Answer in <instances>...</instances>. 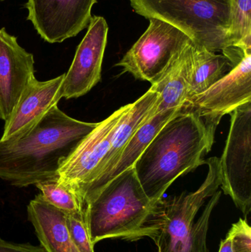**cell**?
Returning a JSON list of instances; mask_svg holds the SVG:
<instances>
[{
	"instance_id": "cell-16",
	"label": "cell",
	"mask_w": 251,
	"mask_h": 252,
	"mask_svg": "<svg viewBox=\"0 0 251 252\" xmlns=\"http://www.w3.org/2000/svg\"><path fill=\"white\" fill-rule=\"evenodd\" d=\"M194 42L190 41L172 59L151 90L159 94L156 113L181 110L188 100Z\"/></svg>"
},
{
	"instance_id": "cell-5",
	"label": "cell",
	"mask_w": 251,
	"mask_h": 252,
	"mask_svg": "<svg viewBox=\"0 0 251 252\" xmlns=\"http://www.w3.org/2000/svg\"><path fill=\"white\" fill-rule=\"evenodd\" d=\"M134 11L170 24L212 52L228 48L231 0H130Z\"/></svg>"
},
{
	"instance_id": "cell-23",
	"label": "cell",
	"mask_w": 251,
	"mask_h": 252,
	"mask_svg": "<svg viewBox=\"0 0 251 252\" xmlns=\"http://www.w3.org/2000/svg\"><path fill=\"white\" fill-rule=\"evenodd\" d=\"M0 252H45L41 245L29 244H14L0 238Z\"/></svg>"
},
{
	"instance_id": "cell-10",
	"label": "cell",
	"mask_w": 251,
	"mask_h": 252,
	"mask_svg": "<svg viewBox=\"0 0 251 252\" xmlns=\"http://www.w3.org/2000/svg\"><path fill=\"white\" fill-rule=\"evenodd\" d=\"M129 107L130 104L122 106L98 123L59 170V182L72 188L78 196L92 180L97 167L110 148L116 126Z\"/></svg>"
},
{
	"instance_id": "cell-8",
	"label": "cell",
	"mask_w": 251,
	"mask_h": 252,
	"mask_svg": "<svg viewBox=\"0 0 251 252\" xmlns=\"http://www.w3.org/2000/svg\"><path fill=\"white\" fill-rule=\"evenodd\" d=\"M250 101L251 50H248L226 75L204 93L189 100L183 108L197 113L215 133L223 117Z\"/></svg>"
},
{
	"instance_id": "cell-17",
	"label": "cell",
	"mask_w": 251,
	"mask_h": 252,
	"mask_svg": "<svg viewBox=\"0 0 251 252\" xmlns=\"http://www.w3.org/2000/svg\"><path fill=\"white\" fill-rule=\"evenodd\" d=\"M159 94L150 89L137 101L130 103L129 109L124 114L115 129L110 148L97 167L92 180L88 185L110 168L113 161L117 158L121 151L125 148L128 141L138 130L139 127L142 126L153 115H156V109L159 103Z\"/></svg>"
},
{
	"instance_id": "cell-21",
	"label": "cell",
	"mask_w": 251,
	"mask_h": 252,
	"mask_svg": "<svg viewBox=\"0 0 251 252\" xmlns=\"http://www.w3.org/2000/svg\"><path fill=\"white\" fill-rule=\"evenodd\" d=\"M218 252H251V228L247 219H240L232 225Z\"/></svg>"
},
{
	"instance_id": "cell-15",
	"label": "cell",
	"mask_w": 251,
	"mask_h": 252,
	"mask_svg": "<svg viewBox=\"0 0 251 252\" xmlns=\"http://www.w3.org/2000/svg\"><path fill=\"white\" fill-rule=\"evenodd\" d=\"M28 215L45 252H79L66 226V213L47 203L41 194L28 204Z\"/></svg>"
},
{
	"instance_id": "cell-11",
	"label": "cell",
	"mask_w": 251,
	"mask_h": 252,
	"mask_svg": "<svg viewBox=\"0 0 251 252\" xmlns=\"http://www.w3.org/2000/svg\"><path fill=\"white\" fill-rule=\"evenodd\" d=\"M108 32L109 26L104 18L91 17L86 33L77 47L73 62L65 73L63 97L69 100L85 95L100 82Z\"/></svg>"
},
{
	"instance_id": "cell-1",
	"label": "cell",
	"mask_w": 251,
	"mask_h": 252,
	"mask_svg": "<svg viewBox=\"0 0 251 252\" xmlns=\"http://www.w3.org/2000/svg\"><path fill=\"white\" fill-rule=\"evenodd\" d=\"M97 124L78 121L57 106L17 139L0 141V178L24 188L58 179V172Z\"/></svg>"
},
{
	"instance_id": "cell-4",
	"label": "cell",
	"mask_w": 251,
	"mask_h": 252,
	"mask_svg": "<svg viewBox=\"0 0 251 252\" xmlns=\"http://www.w3.org/2000/svg\"><path fill=\"white\" fill-rule=\"evenodd\" d=\"M207 176L195 192L159 200L155 212L158 252H209L207 233L214 209L221 196L220 158L206 160Z\"/></svg>"
},
{
	"instance_id": "cell-25",
	"label": "cell",
	"mask_w": 251,
	"mask_h": 252,
	"mask_svg": "<svg viewBox=\"0 0 251 252\" xmlns=\"http://www.w3.org/2000/svg\"><path fill=\"white\" fill-rule=\"evenodd\" d=\"M4 1V0H0V1Z\"/></svg>"
},
{
	"instance_id": "cell-19",
	"label": "cell",
	"mask_w": 251,
	"mask_h": 252,
	"mask_svg": "<svg viewBox=\"0 0 251 252\" xmlns=\"http://www.w3.org/2000/svg\"><path fill=\"white\" fill-rule=\"evenodd\" d=\"M228 47L251 48V0H231Z\"/></svg>"
},
{
	"instance_id": "cell-2",
	"label": "cell",
	"mask_w": 251,
	"mask_h": 252,
	"mask_svg": "<svg viewBox=\"0 0 251 252\" xmlns=\"http://www.w3.org/2000/svg\"><path fill=\"white\" fill-rule=\"evenodd\" d=\"M215 133L195 112L181 109L152 139L134 165L144 193L157 203L183 175L206 164Z\"/></svg>"
},
{
	"instance_id": "cell-7",
	"label": "cell",
	"mask_w": 251,
	"mask_h": 252,
	"mask_svg": "<svg viewBox=\"0 0 251 252\" xmlns=\"http://www.w3.org/2000/svg\"><path fill=\"white\" fill-rule=\"evenodd\" d=\"M138 41L116 63L137 79L153 84L159 81L175 56L192 41L170 24L150 18Z\"/></svg>"
},
{
	"instance_id": "cell-18",
	"label": "cell",
	"mask_w": 251,
	"mask_h": 252,
	"mask_svg": "<svg viewBox=\"0 0 251 252\" xmlns=\"http://www.w3.org/2000/svg\"><path fill=\"white\" fill-rule=\"evenodd\" d=\"M232 66L231 61L223 54H216L194 43L187 101L210 88Z\"/></svg>"
},
{
	"instance_id": "cell-13",
	"label": "cell",
	"mask_w": 251,
	"mask_h": 252,
	"mask_svg": "<svg viewBox=\"0 0 251 252\" xmlns=\"http://www.w3.org/2000/svg\"><path fill=\"white\" fill-rule=\"evenodd\" d=\"M65 73L57 78L39 81L32 78L22 93L13 113L4 124L0 141L17 139L38 124L46 114L57 106L63 97Z\"/></svg>"
},
{
	"instance_id": "cell-3",
	"label": "cell",
	"mask_w": 251,
	"mask_h": 252,
	"mask_svg": "<svg viewBox=\"0 0 251 252\" xmlns=\"http://www.w3.org/2000/svg\"><path fill=\"white\" fill-rule=\"evenodd\" d=\"M156 204L144 193L134 167L125 170L84 204L93 245L109 238L154 239Z\"/></svg>"
},
{
	"instance_id": "cell-20",
	"label": "cell",
	"mask_w": 251,
	"mask_h": 252,
	"mask_svg": "<svg viewBox=\"0 0 251 252\" xmlns=\"http://www.w3.org/2000/svg\"><path fill=\"white\" fill-rule=\"evenodd\" d=\"M41 196L49 204L65 213H73L84 210L81 198L70 187L58 179L45 181L36 184Z\"/></svg>"
},
{
	"instance_id": "cell-24",
	"label": "cell",
	"mask_w": 251,
	"mask_h": 252,
	"mask_svg": "<svg viewBox=\"0 0 251 252\" xmlns=\"http://www.w3.org/2000/svg\"><path fill=\"white\" fill-rule=\"evenodd\" d=\"M0 120H1V112H0Z\"/></svg>"
},
{
	"instance_id": "cell-6",
	"label": "cell",
	"mask_w": 251,
	"mask_h": 252,
	"mask_svg": "<svg viewBox=\"0 0 251 252\" xmlns=\"http://www.w3.org/2000/svg\"><path fill=\"white\" fill-rule=\"evenodd\" d=\"M229 115V132L220 158L221 187L246 219L251 211V101Z\"/></svg>"
},
{
	"instance_id": "cell-22",
	"label": "cell",
	"mask_w": 251,
	"mask_h": 252,
	"mask_svg": "<svg viewBox=\"0 0 251 252\" xmlns=\"http://www.w3.org/2000/svg\"><path fill=\"white\" fill-rule=\"evenodd\" d=\"M66 223L71 238L79 252H94L84 210L66 213Z\"/></svg>"
},
{
	"instance_id": "cell-12",
	"label": "cell",
	"mask_w": 251,
	"mask_h": 252,
	"mask_svg": "<svg viewBox=\"0 0 251 252\" xmlns=\"http://www.w3.org/2000/svg\"><path fill=\"white\" fill-rule=\"evenodd\" d=\"M33 55L19 45L17 37L0 29V112L8 120L22 93L35 77Z\"/></svg>"
},
{
	"instance_id": "cell-9",
	"label": "cell",
	"mask_w": 251,
	"mask_h": 252,
	"mask_svg": "<svg viewBox=\"0 0 251 252\" xmlns=\"http://www.w3.org/2000/svg\"><path fill=\"white\" fill-rule=\"evenodd\" d=\"M97 0H28L27 20L44 41L61 43L88 28Z\"/></svg>"
},
{
	"instance_id": "cell-14",
	"label": "cell",
	"mask_w": 251,
	"mask_h": 252,
	"mask_svg": "<svg viewBox=\"0 0 251 252\" xmlns=\"http://www.w3.org/2000/svg\"><path fill=\"white\" fill-rule=\"evenodd\" d=\"M181 110L159 112L140 126L113 161L110 168L82 191L80 197L84 207L85 203L94 196L105 185L125 170L134 167L136 161L159 130Z\"/></svg>"
}]
</instances>
